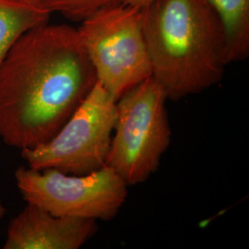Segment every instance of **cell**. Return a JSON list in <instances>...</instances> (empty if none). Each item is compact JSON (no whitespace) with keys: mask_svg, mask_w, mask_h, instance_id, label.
Masks as SVG:
<instances>
[{"mask_svg":"<svg viewBox=\"0 0 249 249\" xmlns=\"http://www.w3.org/2000/svg\"><path fill=\"white\" fill-rule=\"evenodd\" d=\"M96 82L78 29L29 30L0 66V139L20 151L47 142Z\"/></svg>","mask_w":249,"mask_h":249,"instance_id":"6da1fadb","label":"cell"},{"mask_svg":"<svg viewBox=\"0 0 249 249\" xmlns=\"http://www.w3.org/2000/svg\"><path fill=\"white\" fill-rule=\"evenodd\" d=\"M142 15L151 77L168 100L202 92L222 80L225 34L206 0H153Z\"/></svg>","mask_w":249,"mask_h":249,"instance_id":"7a4b0ae2","label":"cell"},{"mask_svg":"<svg viewBox=\"0 0 249 249\" xmlns=\"http://www.w3.org/2000/svg\"><path fill=\"white\" fill-rule=\"evenodd\" d=\"M167 95L152 77L116 101V120L106 165L136 186L154 174L171 143Z\"/></svg>","mask_w":249,"mask_h":249,"instance_id":"3957f363","label":"cell"},{"mask_svg":"<svg viewBox=\"0 0 249 249\" xmlns=\"http://www.w3.org/2000/svg\"><path fill=\"white\" fill-rule=\"evenodd\" d=\"M97 82L117 101L151 76L142 9L120 3L101 9L78 29Z\"/></svg>","mask_w":249,"mask_h":249,"instance_id":"277c9868","label":"cell"},{"mask_svg":"<svg viewBox=\"0 0 249 249\" xmlns=\"http://www.w3.org/2000/svg\"><path fill=\"white\" fill-rule=\"evenodd\" d=\"M116 120V100L96 82L52 139L20 155L32 169L89 174L106 165Z\"/></svg>","mask_w":249,"mask_h":249,"instance_id":"5b68a950","label":"cell"},{"mask_svg":"<svg viewBox=\"0 0 249 249\" xmlns=\"http://www.w3.org/2000/svg\"><path fill=\"white\" fill-rule=\"evenodd\" d=\"M14 177L27 203L56 216L110 221L127 197L128 186L107 165L81 176L20 166Z\"/></svg>","mask_w":249,"mask_h":249,"instance_id":"8992f818","label":"cell"},{"mask_svg":"<svg viewBox=\"0 0 249 249\" xmlns=\"http://www.w3.org/2000/svg\"><path fill=\"white\" fill-rule=\"evenodd\" d=\"M98 231L97 222L56 216L27 203L9 222L4 249H79Z\"/></svg>","mask_w":249,"mask_h":249,"instance_id":"52a82bcc","label":"cell"},{"mask_svg":"<svg viewBox=\"0 0 249 249\" xmlns=\"http://www.w3.org/2000/svg\"><path fill=\"white\" fill-rule=\"evenodd\" d=\"M50 14L41 0H0V66L18 38L48 23Z\"/></svg>","mask_w":249,"mask_h":249,"instance_id":"ba28073f","label":"cell"},{"mask_svg":"<svg viewBox=\"0 0 249 249\" xmlns=\"http://www.w3.org/2000/svg\"><path fill=\"white\" fill-rule=\"evenodd\" d=\"M221 19L225 34L226 64L249 55V0H206Z\"/></svg>","mask_w":249,"mask_h":249,"instance_id":"9c48e42d","label":"cell"},{"mask_svg":"<svg viewBox=\"0 0 249 249\" xmlns=\"http://www.w3.org/2000/svg\"><path fill=\"white\" fill-rule=\"evenodd\" d=\"M123 0H41L50 13L58 12L65 18L82 22L99 10L122 3Z\"/></svg>","mask_w":249,"mask_h":249,"instance_id":"30bf717a","label":"cell"},{"mask_svg":"<svg viewBox=\"0 0 249 249\" xmlns=\"http://www.w3.org/2000/svg\"><path fill=\"white\" fill-rule=\"evenodd\" d=\"M151 1H153V0H123L122 3L142 9L144 7H146L148 4H150Z\"/></svg>","mask_w":249,"mask_h":249,"instance_id":"8fae6325","label":"cell"},{"mask_svg":"<svg viewBox=\"0 0 249 249\" xmlns=\"http://www.w3.org/2000/svg\"><path fill=\"white\" fill-rule=\"evenodd\" d=\"M6 213H7V209L4 207V205L0 202V220L3 219V217L5 216Z\"/></svg>","mask_w":249,"mask_h":249,"instance_id":"7c38bea8","label":"cell"}]
</instances>
